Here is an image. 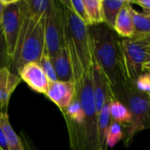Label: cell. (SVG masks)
Instances as JSON below:
<instances>
[{
	"label": "cell",
	"instance_id": "cell-1",
	"mask_svg": "<svg viewBox=\"0 0 150 150\" xmlns=\"http://www.w3.org/2000/svg\"><path fill=\"white\" fill-rule=\"evenodd\" d=\"M93 60H95L110 85L113 98L125 105L129 89L133 86L127 77L121 38L105 24L89 25Z\"/></svg>",
	"mask_w": 150,
	"mask_h": 150
},
{
	"label": "cell",
	"instance_id": "cell-2",
	"mask_svg": "<svg viewBox=\"0 0 150 150\" xmlns=\"http://www.w3.org/2000/svg\"><path fill=\"white\" fill-rule=\"evenodd\" d=\"M60 1L64 13V45L71 62L75 83L92 68V44L88 25L75 15L66 0Z\"/></svg>",
	"mask_w": 150,
	"mask_h": 150
},
{
	"label": "cell",
	"instance_id": "cell-3",
	"mask_svg": "<svg viewBox=\"0 0 150 150\" xmlns=\"http://www.w3.org/2000/svg\"><path fill=\"white\" fill-rule=\"evenodd\" d=\"M24 4L25 16L15 53L9 67V69L14 74H17L18 70L27 63L39 62L45 47V18L38 19L32 17L27 11L25 0Z\"/></svg>",
	"mask_w": 150,
	"mask_h": 150
},
{
	"label": "cell",
	"instance_id": "cell-4",
	"mask_svg": "<svg viewBox=\"0 0 150 150\" xmlns=\"http://www.w3.org/2000/svg\"><path fill=\"white\" fill-rule=\"evenodd\" d=\"M74 84L76 96L80 100L84 113L81 129L82 150H98V114L92 88V68Z\"/></svg>",
	"mask_w": 150,
	"mask_h": 150
},
{
	"label": "cell",
	"instance_id": "cell-5",
	"mask_svg": "<svg viewBox=\"0 0 150 150\" xmlns=\"http://www.w3.org/2000/svg\"><path fill=\"white\" fill-rule=\"evenodd\" d=\"M125 105L129 110L132 120L124 133V144L129 147L134 137L143 130L150 129V96L132 86L127 93Z\"/></svg>",
	"mask_w": 150,
	"mask_h": 150
},
{
	"label": "cell",
	"instance_id": "cell-6",
	"mask_svg": "<svg viewBox=\"0 0 150 150\" xmlns=\"http://www.w3.org/2000/svg\"><path fill=\"white\" fill-rule=\"evenodd\" d=\"M44 53L51 59L64 45V13L60 0H52L44 23Z\"/></svg>",
	"mask_w": 150,
	"mask_h": 150
},
{
	"label": "cell",
	"instance_id": "cell-7",
	"mask_svg": "<svg viewBox=\"0 0 150 150\" xmlns=\"http://www.w3.org/2000/svg\"><path fill=\"white\" fill-rule=\"evenodd\" d=\"M3 2L4 4V9L1 26L5 37L8 54L11 62L25 16V4L24 0H3Z\"/></svg>",
	"mask_w": 150,
	"mask_h": 150
},
{
	"label": "cell",
	"instance_id": "cell-8",
	"mask_svg": "<svg viewBox=\"0 0 150 150\" xmlns=\"http://www.w3.org/2000/svg\"><path fill=\"white\" fill-rule=\"evenodd\" d=\"M122 52L127 77L132 85L143 73L149 47L133 39H121Z\"/></svg>",
	"mask_w": 150,
	"mask_h": 150
},
{
	"label": "cell",
	"instance_id": "cell-9",
	"mask_svg": "<svg viewBox=\"0 0 150 150\" xmlns=\"http://www.w3.org/2000/svg\"><path fill=\"white\" fill-rule=\"evenodd\" d=\"M17 75L33 91L45 95L50 81L39 62H29L23 65L18 70Z\"/></svg>",
	"mask_w": 150,
	"mask_h": 150
},
{
	"label": "cell",
	"instance_id": "cell-10",
	"mask_svg": "<svg viewBox=\"0 0 150 150\" xmlns=\"http://www.w3.org/2000/svg\"><path fill=\"white\" fill-rule=\"evenodd\" d=\"M75 84L72 82H50L45 96L59 109H65L75 98Z\"/></svg>",
	"mask_w": 150,
	"mask_h": 150
},
{
	"label": "cell",
	"instance_id": "cell-11",
	"mask_svg": "<svg viewBox=\"0 0 150 150\" xmlns=\"http://www.w3.org/2000/svg\"><path fill=\"white\" fill-rule=\"evenodd\" d=\"M92 88L95 109L99 114L106 101L113 96L104 74L95 60L92 65Z\"/></svg>",
	"mask_w": 150,
	"mask_h": 150
},
{
	"label": "cell",
	"instance_id": "cell-12",
	"mask_svg": "<svg viewBox=\"0 0 150 150\" xmlns=\"http://www.w3.org/2000/svg\"><path fill=\"white\" fill-rule=\"evenodd\" d=\"M21 79L8 68L0 69V112L7 113L11 97Z\"/></svg>",
	"mask_w": 150,
	"mask_h": 150
},
{
	"label": "cell",
	"instance_id": "cell-13",
	"mask_svg": "<svg viewBox=\"0 0 150 150\" xmlns=\"http://www.w3.org/2000/svg\"><path fill=\"white\" fill-rule=\"evenodd\" d=\"M51 61L57 81L74 83L71 62L65 47L51 58Z\"/></svg>",
	"mask_w": 150,
	"mask_h": 150
},
{
	"label": "cell",
	"instance_id": "cell-14",
	"mask_svg": "<svg viewBox=\"0 0 150 150\" xmlns=\"http://www.w3.org/2000/svg\"><path fill=\"white\" fill-rule=\"evenodd\" d=\"M130 4L131 2L127 0L126 4L119 11L113 28L114 32L122 39H133L135 34L134 26L130 13Z\"/></svg>",
	"mask_w": 150,
	"mask_h": 150
},
{
	"label": "cell",
	"instance_id": "cell-15",
	"mask_svg": "<svg viewBox=\"0 0 150 150\" xmlns=\"http://www.w3.org/2000/svg\"><path fill=\"white\" fill-rule=\"evenodd\" d=\"M0 127L4 135L8 150H24L20 137L11 126L8 113L0 112Z\"/></svg>",
	"mask_w": 150,
	"mask_h": 150
},
{
	"label": "cell",
	"instance_id": "cell-16",
	"mask_svg": "<svg viewBox=\"0 0 150 150\" xmlns=\"http://www.w3.org/2000/svg\"><path fill=\"white\" fill-rule=\"evenodd\" d=\"M113 97H111L104 104L103 109L98 114V125H97V136H98V150H108L106 145L107 130L111 123L110 114V102Z\"/></svg>",
	"mask_w": 150,
	"mask_h": 150
},
{
	"label": "cell",
	"instance_id": "cell-17",
	"mask_svg": "<svg viewBox=\"0 0 150 150\" xmlns=\"http://www.w3.org/2000/svg\"><path fill=\"white\" fill-rule=\"evenodd\" d=\"M110 114L111 121L119 124L125 129L129 127L132 120L129 110L123 103L114 99L113 98L110 102Z\"/></svg>",
	"mask_w": 150,
	"mask_h": 150
},
{
	"label": "cell",
	"instance_id": "cell-18",
	"mask_svg": "<svg viewBox=\"0 0 150 150\" xmlns=\"http://www.w3.org/2000/svg\"><path fill=\"white\" fill-rule=\"evenodd\" d=\"M127 0H102L103 24L113 30L117 17Z\"/></svg>",
	"mask_w": 150,
	"mask_h": 150
},
{
	"label": "cell",
	"instance_id": "cell-19",
	"mask_svg": "<svg viewBox=\"0 0 150 150\" xmlns=\"http://www.w3.org/2000/svg\"><path fill=\"white\" fill-rule=\"evenodd\" d=\"M131 2V1H130ZM130 13L132 16L133 26L135 34L133 40H138L140 38H142L150 33V18L142 13L136 11L132 4H130Z\"/></svg>",
	"mask_w": 150,
	"mask_h": 150
},
{
	"label": "cell",
	"instance_id": "cell-20",
	"mask_svg": "<svg viewBox=\"0 0 150 150\" xmlns=\"http://www.w3.org/2000/svg\"><path fill=\"white\" fill-rule=\"evenodd\" d=\"M90 25L103 24L102 0H83Z\"/></svg>",
	"mask_w": 150,
	"mask_h": 150
},
{
	"label": "cell",
	"instance_id": "cell-21",
	"mask_svg": "<svg viewBox=\"0 0 150 150\" xmlns=\"http://www.w3.org/2000/svg\"><path fill=\"white\" fill-rule=\"evenodd\" d=\"M27 12L34 18L42 19L46 17L52 0H25Z\"/></svg>",
	"mask_w": 150,
	"mask_h": 150
},
{
	"label": "cell",
	"instance_id": "cell-22",
	"mask_svg": "<svg viewBox=\"0 0 150 150\" xmlns=\"http://www.w3.org/2000/svg\"><path fill=\"white\" fill-rule=\"evenodd\" d=\"M124 138V130L123 127L111 120L110 126L107 130V135H106V145L108 149H113L120 141H122Z\"/></svg>",
	"mask_w": 150,
	"mask_h": 150
},
{
	"label": "cell",
	"instance_id": "cell-23",
	"mask_svg": "<svg viewBox=\"0 0 150 150\" xmlns=\"http://www.w3.org/2000/svg\"><path fill=\"white\" fill-rule=\"evenodd\" d=\"M69 7L72 10L75 15L88 26L90 25L89 20L88 18V14L86 11V8L84 5L83 0H66Z\"/></svg>",
	"mask_w": 150,
	"mask_h": 150
},
{
	"label": "cell",
	"instance_id": "cell-24",
	"mask_svg": "<svg viewBox=\"0 0 150 150\" xmlns=\"http://www.w3.org/2000/svg\"><path fill=\"white\" fill-rule=\"evenodd\" d=\"M10 64H11V60L8 54L7 43L0 24V69L4 68L9 69Z\"/></svg>",
	"mask_w": 150,
	"mask_h": 150
},
{
	"label": "cell",
	"instance_id": "cell-25",
	"mask_svg": "<svg viewBox=\"0 0 150 150\" xmlns=\"http://www.w3.org/2000/svg\"><path fill=\"white\" fill-rule=\"evenodd\" d=\"M39 64L41 65L43 72L45 73L48 80L50 82H55L57 81V76L54 70V67L52 64V61L51 59L43 52L40 61H39Z\"/></svg>",
	"mask_w": 150,
	"mask_h": 150
},
{
	"label": "cell",
	"instance_id": "cell-26",
	"mask_svg": "<svg viewBox=\"0 0 150 150\" xmlns=\"http://www.w3.org/2000/svg\"><path fill=\"white\" fill-rule=\"evenodd\" d=\"M134 87L137 91L144 93H150V73L143 72L135 81Z\"/></svg>",
	"mask_w": 150,
	"mask_h": 150
},
{
	"label": "cell",
	"instance_id": "cell-27",
	"mask_svg": "<svg viewBox=\"0 0 150 150\" xmlns=\"http://www.w3.org/2000/svg\"><path fill=\"white\" fill-rule=\"evenodd\" d=\"M20 140L22 142L23 147H24V150H38L36 149V147L34 146V144L33 143V142L31 141V139L29 138V136L24 132L21 131L20 133Z\"/></svg>",
	"mask_w": 150,
	"mask_h": 150
},
{
	"label": "cell",
	"instance_id": "cell-28",
	"mask_svg": "<svg viewBox=\"0 0 150 150\" xmlns=\"http://www.w3.org/2000/svg\"><path fill=\"white\" fill-rule=\"evenodd\" d=\"M132 4H135L141 6L143 9V13L146 15H150V0H133L131 1Z\"/></svg>",
	"mask_w": 150,
	"mask_h": 150
},
{
	"label": "cell",
	"instance_id": "cell-29",
	"mask_svg": "<svg viewBox=\"0 0 150 150\" xmlns=\"http://www.w3.org/2000/svg\"><path fill=\"white\" fill-rule=\"evenodd\" d=\"M143 72L150 73V47H149V48H148L147 58H146L145 63L143 65Z\"/></svg>",
	"mask_w": 150,
	"mask_h": 150
},
{
	"label": "cell",
	"instance_id": "cell-30",
	"mask_svg": "<svg viewBox=\"0 0 150 150\" xmlns=\"http://www.w3.org/2000/svg\"><path fill=\"white\" fill-rule=\"evenodd\" d=\"M0 149L1 150H8L7 149V145H6V142L4 139V135L3 134V131L0 127Z\"/></svg>",
	"mask_w": 150,
	"mask_h": 150
},
{
	"label": "cell",
	"instance_id": "cell-31",
	"mask_svg": "<svg viewBox=\"0 0 150 150\" xmlns=\"http://www.w3.org/2000/svg\"><path fill=\"white\" fill-rule=\"evenodd\" d=\"M134 40L139 41V42H141V43H142V44H144V45H146L148 47H150V33L146 35V36H144V37H142V38H140V39Z\"/></svg>",
	"mask_w": 150,
	"mask_h": 150
},
{
	"label": "cell",
	"instance_id": "cell-32",
	"mask_svg": "<svg viewBox=\"0 0 150 150\" xmlns=\"http://www.w3.org/2000/svg\"><path fill=\"white\" fill-rule=\"evenodd\" d=\"M4 9V4L3 0H0V24H1V20H2V18H3Z\"/></svg>",
	"mask_w": 150,
	"mask_h": 150
},
{
	"label": "cell",
	"instance_id": "cell-33",
	"mask_svg": "<svg viewBox=\"0 0 150 150\" xmlns=\"http://www.w3.org/2000/svg\"><path fill=\"white\" fill-rule=\"evenodd\" d=\"M149 18H150V15H149Z\"/></svg>",
	"mask_w": 150,
	"mask_h": 150
},
{
	"label": "cell",
	"instance_id": "cell-34",
	"mask_svg": "<svg viewBox=\"0 0 150 150\" xmlns=\"http://www.w3.org/2000/svg\"><path fill=\"white\" fill-rule=\"evenodd\" d=\"M149 96H150V93H149Z\"/></svg>",
	"mask_w": 150,
	"mask_h": 150
},
{
	"label": "cell",
	"instance_id": "cell-35",
	"mask_svg": "<svg viewBox=\"0 0 150 150\" xmlns=\"http://www.w3.org/2000/svg\"><path fill=\"white\" fill-rule=\"evenodd\" d=\"M0 150H1V149H0Z\"/></svg>",
	"mask_w": 150,
	"mask_h": 150
}]
</instances>
